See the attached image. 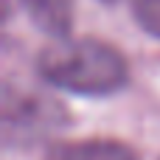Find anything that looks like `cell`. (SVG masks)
Masks as SVG:
<instances>
[{
  "label": "cell",
  "instance_id": "cell-4",
  "mask_svg": "<svg viewBox=\"0 0 160 160\" xmlns=\"http://www.w3.org/2000/svg\"><path fill=\"white\" fill-rule=\"evenodd\" d=\"M20 6L28 11V17L51 34L53 39H65L73 25V0H20Z\"/></svg>",
  "mask_w": 160,
  "mask_h": 160
},
{
  "label": "cell",
  "instance_id": "cell-3",
  "mask_svg": "<svg viewBox=\"0 0 160 160\" xmlns=\"http://www.w3.org/2000/svg\"><path fill=\"white\" fill-rule=\"evenodd\" d=\"M45 160H138V152L121 141H76V143H59L48 152Z\"/></svg>",
  "mask_w": 160,
  "mask_h": 160
},
{
  "label": "cell",
  "instance_id": "cell-2",
  "mask_svg": "<svg viewBox=\"0 0 160 160\" xmlns=\"http://www.w3.org/2000/svg\"><path fill=\"white\" fill-rule=\"evenodd\" d=\"M0 121H3V141L6 146H31L45 141L48 135H56L65 129L68 110L59 98L51 93L11 84L3 87V104H0Z\"/></svg>",
  "mask_w": 160,
  "mask_h": 160
},
{
  "label": "cell",
  "instance_id": "cell-5",
  "mask_svg": "<svg viewBox=\"0 0 160 160\" xmlns=\"http://www.w3.org/2000/svg\"><path fill=\"white\" fill-rule=\"evenodd\" d=\"M132 14H135L138 25L149 37L160 39V0H135L132 3Z\"/></svg>",
  "mask_w": 160,
  "mask_h": 160
},
{
  "label": "cell",
  "instance_id": "cell-1",
  "mask_svg": "<svg viewBox=\"0 0 160 160\" xmlns=\"http://www.w3.org/2000/svg\"><path fill=\"white\" fill-rule=\"evenodd\" d=\"M37 70L45 84L76 96H112L127 87L129 65L124 53L101 39H56L37 59Z\"/></svg>",
  "mask_w": 160,
  "mask_h": 160
}]
</instances>
